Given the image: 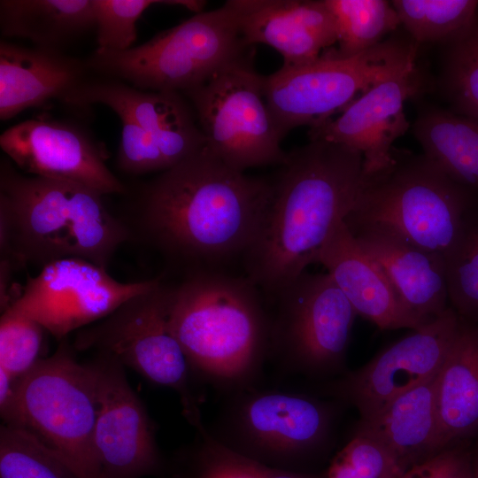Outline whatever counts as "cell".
<instances>
[{
  "label": "cell",
  "instance_id": "obj_1",
  "mask_svg": "<svg viewBox=\"0 0 478 478\" xmlns=\"http://www.w3.org/2000/svg\"><path fill=\"white\" fill-rule=\"evenodd\" d=\"M271 195V182L228 166L205 146L140 188L127 227L187 273L222 269L253 245Z\"/></svg>",
  "mask_w": 478,
  "mask_h": 478
},
{
  "label": "cell",
  "instance_id": "obj_2",
  "mask_svg": "<svg viewBox=\"0 0 478 478\" xmlns=\"http://www.w3.org/2000/svg\"><path fill=\"white\" fill-rule=\"evenodd\" d=\"M280 166L260 230L243 258L245 276L273 301L315 263L363 179L361 153L323 140H309Z\"/></svg>",
  "mask_w": 478,
  "mask_h": 478
},
{
  "label": "cell",
  "instance_id": "obj_3",
  "mask_svg": "<svg viewBox=\"0 0 478 478\" xmlns=\"http://www.w3.org/2000/svg\"><path fill=\"white\" fill-rule=\"evenodd\" d=\"M260 290L223 269L168 285V327L193 375L233 394L255 388L269 356L271 317Z\"/></svg>",
  "mask_w": 478,
  "mask_h": 478
},
{
  "label": "cell",
  "instance_id": "obj_4",
  "mask_svg": "<svg viewBox=\"0 0 478 478\" xmlns=\"http://www.w3.org/2000/svg\"><path fill=\"white\" fill-rule=\"evenodd\" d=\"M103 195L71 181L26 175L3 159L0 167L1 260L40 268L66 258L107 266L131 239Z\"/></svg>",
  "mask_w": 478,
  "mask_h": 478
},
{
  "label": "cell",
  "instance_id": "obj_5",
  "mask_svg": "<svg viewBox=\"0 0 478 478\" xmlns=\"http://www.w3.org/2000/svg\"><path fill=\"white\" fill-rule=\"evenodd\" d=\"M474 202L473 192L452 181L423 154L395 148L387 167L363 175L343 221L351 232L381 231L444 257Z\"/></svg>",
  "mask_w": 478,
  "mask_h": 478
},
{
  "label": "cell",
  "instance_id": "obj_6",
  "mask_svg": "<svg viewBox=\"0 0 478 478\" xmlns=\"http://www.w3.org/2000/svg\"><path fill=\"white\" fill-rule=\"evenodd\" d=\"M252 50L225 4L196 13L146 42L123 51L96 49L85 61L101 77L144 91L184 92L201 86Z\"/></svg>",
  "mask_w": 478,
  "mask_h": 478
},
{
  "label": "cell",
  "instance_id": "obj_7",
  "mask_svg": "<svg viewBox=\"0 0 478 478\" xmlns=\"http://www.w3.org/2000/svg\"><path fill=\"white\" fill-rule=\"evenodd\" d=\"M65 339L53 355L17 379L14 398L1 417L4 424L35 436L81 478H102L94 448L96 377L89 364L75 359Z\"/></svg>",
  "mask_w": 478,
  "mask_h": 478
},
{
  "label": "cell",
  "instance_id": "obj_8",
  "mask_svg": "<svg viewBox=\"0 0 478 478\" xmlns=\"http://www.w3.org/2000/svg\"><path fill=\"white\" fill-rule=\"evenodd\" d=\"M416 56L417 43L399 36L353 56L331 47L313 61L265 76L266 100L284 138L296 127L332 118L374 85L415 66Z\"/></svg>",
  "mask_w": 478,
  "mask_h": 478
},
{
  "label": "cell",
  "instance_id": "obj_9",
  "mask_svg": "<svg viewBox=\"0 0 478 478\" xmlns=\"http://www.w3.org/2000/svg\"><path fill=\"white\" fill-rule=\"evenodd\" d=\"M182 95L206 148L228 166L245 172L285 161L283 137L266 100L265 76L252 66V50Z\"/></svg>",
  "mask_w": 478,
  "mask_h": 478
},
{
  "label": "cell",
  "instance_id": "obj_10",
  "mask_svg": "<svg viewBox=\"0 0 478 478\" xmlns=\"http://www.w3.org/2000/svg\"><path fill=\"white\" fill-rule=\"evenodd\" d=\"M168 285L159 278L97 323L80 330L77 351L112 357L150 382L175 390L182 414L197 432L205 429L199 401L191 387V370L168 327Z\"/></svg>",
  "mask_w": 478,
  "mask_h": 478
},
{
  "label": "cell",
  "instance_id": "obj_11",
  "mask_svg": "<svg viewBox=\"0 0 478 478\" xmlns=\"http://www.w3.org/2000/svg\"><path fill=\"white\" fill-rule=\"evenodd\" d=\"M332 417L326 404L306 395L252 388L231 394L207 430L227 448L285 470L327 443Z\"/></svg>",
  "mask_w": 478,
  "mask_h": 478
},
{
  "label": "cell",
  "instance_id": "obj_12",
  "mask_svg": "<svg viewBox=\"0 0 478 478\" xmlns=\"http://www.w3.org/2000/svg\"><path fill=\"white\" fill-rule=\"evenodd\" d=\"M274 302L269 355L287 370L307 374L342 364L358 314L328 273L304 272Z\"/></svg>",
  "mask_w": 478,
  "mask_h": 478
},
{
  "label": "cell",
  "instance_id": "obj_13",
  "mask_svg": "<svg viewBox=\"0 0 478 478\" xmlns=\"http://www.w3.org/2000/svg\"><path fill=\"white\" fill-rule=\"evenodd\" d=\"M158 281L120 282L90 261L66 258L28 277L6 311L35 320L61 341L69 333L104 319Z\"/></svg>",
  "mask_w": 478,
  "mask_h": 478
},
{
  "label": "cell",
  "instance_id": "obj_14",
  "mask_svg": "<svg viewBox=\"0 0 478 478\" xmlns=\"http://www.w3.org/2000/svg\"><path fill=\"white\" fill-rule=\"evenodd\" d=\"M89 365L98 390L94 448L102 478L162 474L165 466L152 421L129 385L124 366L104 354Z\"/></svg>",
  "mask_w": 478,
  "mask_h": 478
},
{
  "label": "cell",
  "instance_id": "obj_15",
  "mask_svg": "<svg viewBox=\"0 0 478 478\" xmlns=\"http://www.w3.org/2000/svg\"><path fill=\"white\" fill-rule=\"evenodd\" d=\"M459 323V315L450 306L435 320L336 382L330 392L355 405L360 420L373 417L397 396L438 374Z\"/></svg>",
  "mask_w": 478,
  "mask_h": 478
},
{
  "label": "cell",
  "instance_id": "obj_16",
  "mask_svg": "<svg viewBox=\"0 0 478 478\" xmlns=\"http://www.w3.org/2000/svg\"><path fill=\"white\" fill-rule=\"evenodd\" d=\"M0 147L28 174L74 182L103 196L127 192L106 166L102 146L75 125L27 120L0 135Z\"/></svg>",
  "mask_w": 478,
  "mask_h": 478
},
{
  "label": "cell",
  "instance_id": "obj_17",
  "mask_svg": "<svg viewBox=\"0 0 478 478\" xmlns=\"http://www.w3.org/2000/svg\"><path fill=\"white\" fill-rule=\"evenodd\" d=\"M421 89L415 65L371 87L336 119L310 127L309 140L332 142L358 151L363 156V175L375 173L391 163L395 141L410 127L405 103Z\"/></svg>",
  "mask_w": 478,
  "mask_h": 478
},
{
  "label": "cell",
  "instance_id": "obj_18",
  "mask_svg": "<svg viewBox=\"0 0 478 478\" xmlns=\"http://www.w3.org/2000/svg\"><path fill=\"white\" fill-rule=\"evenodd\" d=\"M63 103L78 107L101 104L134 121L160 142L172 167L206 145L194 110L177 92L144 91L123 81L86 78Z\"/></svg>",
  "mask_w": 478,
  "mask_h": 478
},
{
  "label": "cell",
  "instance_id": "obj_19",
  "mask_svg": "<svg viewBox=\"0 0 478 478\" xmlns=\"http://www.w3.org/2000/svg\"><path fill=\"white\" fill-rule=\"evenodd\" d=\"M249 46L275 49L283 67L313 61L337 42L334 16L325 0H228Z\"/></svg>",
  "mask_w": 478,
  "mask_h": 478
},
{
  "label": "cell",
  "instance_id": "obj_20",
  "mask_svg": "<svg viewBox=\"0 0 478 478\" xmlns=\"http://www.w3.org/2000/svg\"><path fill=\"white\" fill-rule=\"evenodd\" d=\"M315 263L326 268L357 314L380 329L418 330L427 325L403 305L382 269L360 246L343 220L329 235Z\"/></svg>",
  "mask_w": 478,
  "mask_h": 478
},
{
  "label": "cell",
  "instance_id": "obj_21",
  "mask_svg": "<svg viewBox=\"0 0 478 478\" xmlns=\"http://www.w3.org/2000/svg\"><path fill=\"white\" fill-rule=\"evenodd\" d=\"M380 266L403 305L424 324L450 306L444 257L373 229L351 232Z\"/></svg>",
  "mask_w": 478,
  "mask_h": 478
},
{
  "label": "cell",
  "instance_id": "obj_22",
  "mask_svg": "<svg viewBox=\"0 0 478 478\" xmlns=\"http://www.w3.org/2000/svg\"><path fill=\"white\" fill-rule=\"evenodd\" d=\"M85 62L59 50L0 42V119L63 100L87 78Z\"/></svg>",
  "mask_w": 478,
  "mask_h": 478
},
{
  "label": "cell",
  "instance_id": "obj_23",
  "mask_svg": "<svg viewBox=\"0 0 478 478\" xmlns=\"http://www.w3.org/2000/svg\"><path fill=\"white\" fill-rule=\"evenodd\" d=\"M437 374L397 396L373 417L360 420L356 432L383 447L403 473L440 451Z\"/></svg>",
  "mask_w": 478,
  "mask_h": 478
},
{
  "label": "cell",
  "instance_id": "obj_24",
  "mask_svg": "<svg viewBox=\"0 0 478 478\" xmlns=\"http://www.w3.org/2000/svg\"><path fill=\"white\" fill-rule=\"evenodd\" d=\"M440 451L478 431V323L459 318L436 379Z\"/></svg>",
  "mask_w": 478,
  "mask_h": 478
},
{
  "label": "cell",
  "instance_id": "obj_25",
  "mask_svg": "<svg viewBox=\"0 0 478 478\" xmlns=\"http://www.w3.org/2000/svg\"><path fill=\"white\" fill-rule=\"evenodd\" d=\"M413 135L423 155L458 185L478 190V120L437 106L423 109Z\"/></svg>",
  "mask_w": 478,
  "mask_h": 478
},
{
  "label": "cell",
  "instance_id": "obj_26",
  "mask_svg": "<svg viewBox=\"0 0 478 478\" xmlns=\"http://www.w3.org/2000/svg\"><path fill=\"white\" fill-rule=\"evenodd\" d=\"M95 27L92 0L0 1L2 35L37 47L61 50Z\"/></svg>",
  "mask_w": 478,
  "mask_h": 478
},
{
  "label": "cell",
  "instance_id": "obj_27",
  "mask_svg": "<svg viewBox=\"0 0 478 478\" xmlns=\"http://www.w3.org/2000/svg\"><path fill=\"white\" fill-rule=\"evenodd\" d=\"M401 25L418 43L448 44L478 17L476 0H393Z\"/></svg>",
  "mask_w": 478,
  "mask_h": 478
},
{
  "label": "cell",
  "instance_id": "obj_28",
  "mask_svg": "<svg viewBox=\"0 0 478 478\" xmlns=\"http://www.w3.org/2000/svg\"><path fill=\"white\" fill-rule=\"evenodd\" d=\"M336 27L341 56L366 51L385 40L401 25L391 2L385 0H325Z\"/></svg>",
  "mask_w": 478,
  "mask_h": 478
},
{
  "label": "cell",
  "instance_id": "obj_29",
  "mask_svg": "<svg viewBox=\"0 0 478 478\" xmlns=\"http://www.w3.org/2000/svg\"><path fill=\"white\" fill-rule=\"evenodd\" d=\"M449 303L459 318L478 323V204L466 212L444 256Z\"/></svg>",
  "mask_w": 478,
  "mask_h": 478
},
{
  "label": "cell",
  "instance_id": "obj_30",
  "mask_svg": "<svg viewBox=\"0 0 478 478\" xmlns=\"http://www.w3.org/2000/svg\"><path fill=\"white\" fill-rule=\"evenodd\" d=\"M440 86L451 112L478 120V17L445 45Z\"/></svg>",
  "mask_w": 478,
  "mask_h": 478
},
{
  "label": "cell",
  "instance_id": "obj_31",
  "mask_svg": "<svg viewBox=\"0 0 478 478\" xmlns=\"http://www.w3.org/2000/svg\"><path fill=\"white\" fill-rule=\"evenodd\" d=\"M0 478H81L30 433L0 428Z\"/></svg>",
  "mask_w": 478,
  "mask_h": 478
},
{
  "label": "cell",
  "instance_id": "obj_32",
  "mask_svg": "<svg viewBox=\"0 0 478 478\" xmlns=\"http://www.w3.org/2000/svg\"><path fill=\"white\" fill-rule=\"evenodd\" d=\"M176 478H265L266 466L219 443L207 428L197 432V441L184 451Z\"/></svg>",
  "mask_w": 478,
  "mask_h": 478
},
{
  "label": "cell",
  "instance_id": "obj_33",
  "mask_svg": "<svg viewBox=\"0 0 478 478\" xmlns=\"http://www.w3.org/2000/svg\"><path fill=\"white\" fill-rule=\"evenodd\" d=\"M45 331L32 319L4 312L0 320V368L17 379L26 374L42 358Z\"/></svg>",
  "mask_w": 478,
  "mask_h": 478
},
{
  "label": "cell",
  "instance_id": "obj_34",
  "mask_svg": "<svg viewBox=\"0 0 478 478\" xmlns=\"http://www.w3.org/2000/svg\"><path fill=\"white\" fill-rule=\"evenodd\" d=\"M157 0H92L97 49L123 51L131 49L137 37L136 21Z\"/></svg>",
  "mask_w": 478,
  "mask_h": 478
},
{
  "label": "cell",
  "instance_id": "obj_35",
  "mask_svg": "<svg viewBox=\"0 0 478 478\" xmlns=\"http://www.w3.org/2000/svg\"><path fill=\"white\" fill-rule=\"evenodd\" d=\"M403 472L375 441L355 434L331 460L327 478H397Z\"/></svg>",
  "mask_w": 478,
  "mask_h": 478
},
{
  "label": "cell",
  "instance_id": "obj_36",
  "mask_svg": "<svg viewBox=\"0 0 478 478\" xmlns=\"http://www.w3.org/2000/svg\"><path fill=\"white\" fill-rule=\"evenodd\" d=\"M120 120L121 140L116 161L121 171L138 175L172 168L157 137L132 120Z\"/></svg>",
  "mask_w": 478,
  "mask_h": 478
},
{
  "label": "cell",
  "instance_id": "obj_37",
  "mask_svg": "<svg viewBox=\"0 0 478 478\" xmlns=\"http://www.w3.org/2000/svg\"><path fill=\"white\" fill-rule=\"evenodd\" d=\"M397 478H473V458L459 447H447Z\"/></svg>",
  "mask_w": 478,
  "mask_h": 478
},
{
  "label": "cell",
  "instance_id": "obj_38",
  "mask_svg": "<svg viewBox=\"0 0 478 478\" xmlns=\"http://www.w3.org/2000/svg\"><path fill=\"white\" fill-rule=\"evenodd\" d=\"M265 478H319L298 471L266 467Z\"/></svg>",
  "mask_w": 478,
  "mask_h": 478
},
{
  "label": "cell",
  "instance_id": "obj_39",
  "mask_svg": "<svg viewBox=\"0 0 478 478\" xmlns=\"http://www.w3.org/2000/svg\"><path fill=\"white\" fill-rule=\"evenodd\" d=\"M473 478H478V454L473 458Z\"/></svg>",
  "mask_w": 478,
  "mask_h": 478
}]
</instances>
